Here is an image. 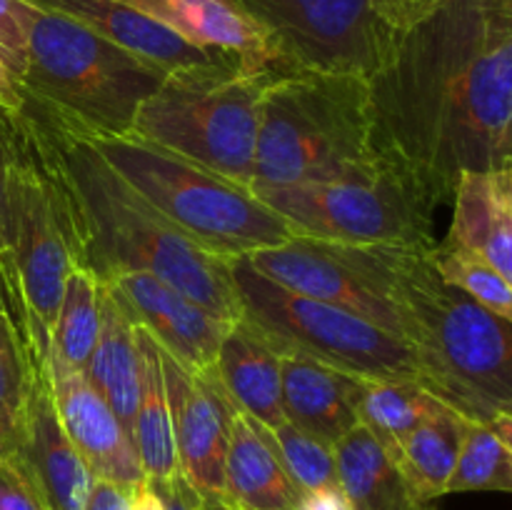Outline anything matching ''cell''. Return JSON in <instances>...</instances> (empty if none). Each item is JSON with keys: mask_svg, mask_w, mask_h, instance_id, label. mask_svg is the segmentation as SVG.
<instances>
[{"mask_svg": "<svg viewBox=\"0 0 512 510\" xmlns=\"http://www.w3.org/2000/svg\"><path fill=\"white\" fill-rule=\"evenodd\" d=\"M380 150L453 203L465 170L512 168V0H438L368 78Z\"/></svg>", "mask_w": 512, "mask_h": 510, "instance_id": "6da1fadb", "label": "cell"}, {"mask_svg": "<svg viewBox=\"0 0 512 510\" xmlns=\"http://www.w3.org/2000/svg\"><path fill=\"white\" fill-rule=\"evenodd\" d=\"M40 118L53 130L68 178L80 240L78 268L93 273L98 283L125 273L155 275L223 323L243 318L228 260L180 233L88 138L50 123L43 113Z\"/></svg>", "mask_w": 512, "mask_h": 510, "instance_id": "7a4b0ae2", "label": "cell"}, {"mask_svg": "<svg viewBox=\"0 0 512 510\" xmlns=\"http://www.w3.org/2000/svg\"><path fill=\"white\" fill-rule=\"evenodd\" d=\"M430 248H398L393 298L418 385L475 423L512 415V330L470 295L445 283Z\"/></svg>", "mask_w": 512, "mask_h": 510, "instance_id": "3957f363", "label": "cell"}, {"mask_svg": "<svg viewBox=\"0 0 512 510\" xmlns=\"http://www.w3.org/2000/svg\"><path fill=\"white\" fill-rule=\"evenodd\" d=\"M390 163L375 138L368 78L278 70L260 105L253 190L368 180Z\"/></svg>", "mask_w": 512, "mask_h": 510, "instance_id": "277c9868", "label": "cell"}, {"mask_svg": "<svg viewBox=\"0 0 512 510\" xmlns=\"http://www.w3.org/2000/svg\"><path fill=\"white\" fill-rule=\"evenodd\" d=\"M20 88L50 123L88 140L130 135L140 105L168 73L85 25L23 0Z\"/></svg>", "mask_w": 512, "mask_h": 510, "instance_id": "5b68a950", "label": "cell"}, {"mask_svg": "<svg viewBox=\"0 0 512 510\" xmlns=\"http://www.w3.org/2000/svg\"><path fill=\"white\" fill-rule=\"evenodd\" d=\"M10 263L35 358L50 345L65 278L80 260L73 198L53 130L25 100L8 110Z\"/></svg>", "mask_w": 512, "mask_h": 510, "instance_id": "8992f818", "label": "cell"}, {"mask_svg": "<svg viewBox=\"0 0 512 510\" xmlns=\"http://www.w3.org/2000/svg\"><path fill=\"white\" fill-rule=\"evenodd\" d=\"M275 73L233 53L173 70L140 105L130 135L253 190L260 105Z\"/></svg>", "mask_w": 512, "mask_h": 510, "instance_id": "52a82bcc", "label": "cell"}, {"mask_svg": "<svg viewBox=\"0 0 512 510\" xmlns=\"http://www.w3.org/2000/svg\"><path fill=\"white\" fill-rule=\"evenodd\" d=\"M90 143L180 233L215 258L230 263L298 235L293 225L253 190L193 160L135 135Z\"/></svg>", "mask_w": 512, "mask_h": 510, "instance_id": "ba28073f", "label": "cell"}, {"mask_svg": "<svg viewBox=\"0 0 512 510\" xmlns=\"http://www.w3.org/2000/svg\"><path fill=\"white\" fill-rule=\"evenodd\" d=\"M235 288L248 320L280 355H303L370 380H413V350L380 325L323 300L293 293L265 278L248 258L230 260Z\"/></svg>", "mask_w": 512, "mask_h": 510, "instance_id": "9c48e42d", "label": "cell"}, {"mask_svg": "<svg viewBox=\"0 0 512 510\" xmlns=\"http://www.w3.org/2000/svg\"><path fill=\"white\" fill-rule=\"evenodd\" d=\"M298 235L348 245L433 248L435 203L395 160L368 180L295 183L253 190Z\"/></svg>", "mask_w": 512, "mask_h": 510, "instance_id": "30bf717a", "label": "cell"}, {"mask_svg": "<svg viewBox=\"0 0 512 510\" xmlns=\"http://www.w3.org/2000/svg\"><path fill=\"white\" fill-rule=\"evenodd\" d=\"M260 25L283 70L370 78L393 55L410 20L408 0H238Z\"/></svg>", "mask_w": 512, "mask_h": 510, "instance_id": "8fae6325", "label": "cell"}, {"mask_svg": "<svg viewBox=\"0 0 512 510\" xmlns=\"http://www.w3.org/2000/svg\"><path fill=\"white\" fill-rule=\"evenodd\" d=\"M395 250L398 245H348L293 235L250 253L248 263L280 288L350 310L403 338L393 298Z\"/></svg>", "mask_w": 512, "mask_h": 510, "instance_id": "7c38bea8", "label": "cell"}, {"mask_svg": "<svg viewBox=\"0 0 512 510\" xmlns=\"http://www.w3.org/2000/svg\"><path fill=\"white\" fill-rule=\"evenodd\" d=\"M160 348V345H158ZM165 393L173 420L178 473L205 510H225V453L233 400L210 370H188L160 348Z\"/></svg>", "mask_w": 512, "mask_h": 510, "instance_id": "4fadbf2b", "label": "cell"}, {"mask_svg": "<svg viewBox=\"0 0 512 510\" xmlns=\"http://www.w3.org/2000/svg\"><path fill=\"white\" fill-rule=\"evenodd\" d=\"M43 358L48 365L50 393L60 425L90 473L130 490L143 483L145 475L133 438L120 425L108 400L100 395L83 370L65 363L53 348L45 350Z\"/></svg>", "mask_w": 512, "mask_h": 510, "instance_id": "5bb4252c", "label": "cell"}, {"mask_svg": "<svg viewBox=\"0 0 512 510\" xmlns=\"http://www.w3.org/2000/svg\"><path fill=\"white\" fill-rule=\"evenodd\" d=\"M103 285H108L130 323L148 330L155 343L183 368H213L220 340L233 323L218 320L203 305L155 275L125 273Z\"/></svg>", "mask_w": 512, "mask_h": 510, "instance_id": "9a60e30c", "label": "cell"}, {"mask_svg": "<svg viewBox=\"0 0 512 510\" xmlns=\"http://www.w3.org/2000/svg\"><path fill=\"white\" fill-rule=\"evenodd\" d=\"M18 455L48 510H85L95 475L60 425L45 358H35L25 435Z\"/></svg>", "mask_w": 512, "mask_h": 510, "instance_id": "2e32d148", "label": "cell"}, {"mask_svg": "<svg viewBox=\"0 0 512 510\" xmlns=\"http://www.w3.org/2000/svg\"><path fill=\"white\" fill-rule=\"evenodd\" d=\"M203 50L233 53L248 68L283 70L268 35L238 0H118Z\"/></svg>", "mask_w": 512, "mask_h": 510, "instance_id": "e0dca14e", "label": "cell"}, {"mask_svg": "<svg viewBox=\"0 0 512 510\" xmlns=\"http://www.w3.org/2000/svg\"><path fill=\"white\" fill-rule=\"evenodd\" d=\"M363 378L303 355H280V400L285 420L335 445L358 425Z\"/></svg>", "mask_w": 512, "mask_h": 510, "instance_id": "ac0fdd59", "label": "cell"}, {"mask_svg": "<svg viewBox=\"0 0 512 510\" xmlns=\"http://www.w3.org/2000/svg\"><path fill=\"white\" fill-rule=\"evenodd\" d=\"M25 3L53 10V13L85 25L100 38L110 40L118 48L133 53L135 58L160 68L163 73L208 63L220 53V50H203L188 43L170 28L160 25L158 20L148 18L130 5L118 3V0H25Z\"/></svg>", "mask_w": 512, "mask_h": 510, "instance_id": "d6986e66", "label": "cell"}, {"mask_svg": "<svg viewBox=\"0 0 512 510\" xmlns=\"http://www.w3.org/2000/svg\"><path fill=\"white\" fill-rule=\"evenodd\" d=\"M445 243L488 260L512 280V168L465 170L453 193Z\"/></svg>", "mask_w": 512, "mask_h": 510, "instance_id": "ffe728a7", "label": "cell"}, {"mask_svg": "<svg viewBox=\"0 0 512 510\" xmlns=\"http://www.w3.org/2000/svg\"><path fill=\"white\" fill-rule=\"evenodd\" d=\"M303 490L280 463L268 428L238 413L225 453V510H298Z\"/></svg>", "mask_w": 512, "mask_h": 510, "instance_id": "44dd1931", "label": "cell"}, {"mask_svg": "<svg viewBox=\"0 0 512 510\" xmlns=\"http://www.w3.org/2000/svg\"><path fill=\"white\" fill-rule=\"evenodd\" d=\"M213 373L240 413L268 430L285 423L280 400V353L248 320H235L225 330Z\"/></svg>", "mask_w": 512, "mask_h": 510, "instance_id": "7402d4cb", "label": "cell"}, {"mask_svg": "<svg viewBox=\"0 0 512 510\" xmlns=\"http://www.w3.org/2000/svg\"><path fill=\"white\" fill-rule=\"evenodd\" d=\"M338 485L353 510H438L415 493L388 450L365 425H355L333 445Z\"/></svg>", "mask_w": 512, "mask_h": 510, "instance_id": "603a6c76", "label": "cell"}, {"mask_svg": "<svg viewBox=\"0 0 512 510\" xmlns=\"http://www.w3.org/2000/svg\"><path fill=\"white\" fill-rule=\"evenodd\" d=\"M90 383L100 390L120 425L133 438L135 410L140 395V360L135 343V325L118 300L100 283V333L85 368Z\"/></svg>", "mask_w": 512, "mask_h": 510, "instance_id": "cb8c5ba5", "label": "cell"}, {"mask_svg": "<svg viewBox=\"0 0 512 510\" xmlns=\"http://www.w3.org/2000/svg\"><path fill=\"white\" fill-rule=\"evenodd\" d=\"M135 343H138L140 360V395L133 425L135 453H138L145 480L168 483L180 473L163 365H160V348L153 335L140 325H135Z\"/></svg>", "mask_w": 512, "mask_h": 510, "instance_id": "d4e9b609", "label": "cell"}, {"mask_svg": "<svg viewBox=\"0 0 512 510\" xmlns=\"http://www.w3.org/2000/svg\"><path fill=\"white\" fill-rule=\"evenodd\" d=\"M465 420L445 403L435 405L428 418L418 425L395 453V463L415 488V493L428 503L443 498L448 480L453 475L460 453Z\"/></svg>", "mask_w": 512, "mask_h": 510, "instance_id": "484cf974", "label": "cell"}, {"mask_svg": "<svg viewBox=\"0 0 512 510\" xmlns=\"http://www.w3.org/2000/svg\"><path fill=\"white\" fill-rule=\"evenodd\" d=\"M512 415L475 423L465 420L460 453L445 495L510 493L512 490Z\"/></svg>", "mask_w": 512, "mask_h": 510, "instance_id": "4316f807", "label": "cell"}, {"mask_svg": "<svg viewBox=\"0 0 512 510\" xmlns=\"http://www.w3.org/2000/svg\"><path fill=\"white\" fill-rule=\"evenodd\" d=\"M35 353L23 325L0 313V460L20 453L25 435Z\"/></svg>", "mask_w": 512, "mask_h": 510, "instance_id": "83f0119b", "label": "cell"}, {"mask_svg": "<svg viewBox=\"0 0 512 510\" xmlns=\"http://www.w3.org/2000/svg\"><path fill=\"white\" fill-rule=\"evenodd\" d=\"M438 405V398L413 380H370L363 378L358 400V423L378 438V443L395 458L405 435L413 433Z\"/></svg>", "mask_w": 512, "mask_h": 510, "instance_id": "f1b7e54d", "label": "cell"}, {"mask_svg": "<svg viewBox=\"0 0 512 510\" xmlns=\"http://www.w3.org/2000/svg\"><path fill=\"white\" fill-rule=\"evenodd\" d=\"M100 333V283L93 273L75 265L68 273L55 313L50 345L73 368H88Z\"/></svg>", "mask_w": 512, "mask_h": 510, "instance_id": "f546056e", "label": "cell"}, {"mask_svg": "<svg viewBox=\"0 0 512 510\" xmlns=\"http://www.w3.org/2000/svg\"><path fill=\"white\" fill-rule=\"evenodd\" d=\"M428 258L445 283L458 288L460 293L470 295L475 303L488 308L498 318H512L510 280L503 278L488 260L470 253V250L455 248V245L445 243V240H440V243H435L428 250Z\"/></svg>", "mask_w": 512, "mask_h": 510, "instance_id": "4dcf8cb0", "label": "cell"}, {"mask_svg": "<svg viewBox=\"0 0 512 510\" xmlns=\"http://www.w3.org/2000/svg\"><path fill=\"white\" fill-rule=\"evenodd\" d=\"M268 438L270 443H273L283 468L288 470L293 483L298 485L303 493L338 483L333 445L313 438V435L300 430L298 425H293L290 420L270 428Z\"/></svg>", "mask_w": 512, "mask_h": 510, "instance_id": "1f68e13d", "label": "cell"}, {"mask_svg": "<svg viewBox=\"0 0 512 510\" xmlns=\"http://www.w3.org/2000/svg\"><path fill=\"white\" fill-rule=\"evenodd\" d=\"M0 510H48L20 455L0 460Z\"/></svg>", "mask_w": 512, "mask_h": 510, "instance_id": "d6a6232c", "label": "cell"}, {"mask_svg": "<svg viewBox=\"0 0 512 510\" xmlns=\"http://www.w3.org/2000/svg\"><path fill=\"white\" fill-rule=\"evenodd\" d=\"M0 58L5 60L15 78L25 70V30L23 0H0Z\"/></svg>", "mask_w": 512, "mask_h": 510, "instance_id": "836d02e7", "label": "cell"}, {"mask_svg": "<svg viewBox=\"0 0 512 510\" xmlns=\"http://www.w3.org/2000/svg\"><path fill=\"white\" fill-rule=\"evenodd\" d=\"M10 138H8V110L0 108V255L10 263ZM13 268V263H10Z\"/></svg>", "mask_w": 512, "mask_h": 510, "instance_id": "e575fe53", "label": "cell"}, {"mask_svg": "<svg viewBox=\"0 0 512 510\" xmlns=\"http://www.w3.org/2000/svg\"><path fill=\"white\" fill-rule=\"evenodd\" d=\"M130 493H133L130 488H123V485L118 483H110V480L95 478L85 510H128Z\"/></svg>", "mask_w": 512, "mask_h": 510, "instance_id": "d590c367", "label": "cell"}, {"mask_svg": "<svg viewBox=\"0 0 512 510\" xmlns=\"http://www.w3.org/2000/svg\"><path fill=\"white\" fill-rule=\"evenodd\" d=\"M150 483V480H148ZM155 488V493L163 498L165 508L168 510H205L203 503L198 500V495L183 483V478H173L168 483H150Z\"/></svg>", "mask_w": 512, "mask_h": 510, "instance_id": "8d00e7d4", "label": "cell"}, {"mask_svg": "<svg viewBox=\"0 0 512 510\" xmlns=\"http://www.w3.org/2000/svg\"><path fill=\"white\" fill-rule=\"evenodd\" d=\"M298 510H353L348 495L343 493L338 483L325 485V488L308 490L300 495Z\"/></svg>", "mask_w": 512, "mask_h": 510, "instance_id": "74e56055", "label": "cell"}, {"mask_svg": "<svg viewBox=\"0 0 512 510\" xmlns=\"http://www.w3.org/2000/svg\"><path fill=\"white\" fill-rule=\"evenodd\" d=\"M0 313L13 315V318L25 328V310L23 303H20L13 268H10V263L3 255H0ZM25 333H28V330H25Z\"/></svg>", "mask_w": 512, "mask_h": 510, "instance_id": "f35d334b", "label": "cell"}, {"mask_svg": "<svg viewBox=\"0 0 512 510\" xmlns=\"http://www.w3.org/2000/svg\"><path fill=\"white\" fill-rule=\"evenodd\" d=\"M25 103L23 88H20V80L15 78L13 70L5 65V60L0 58V108L3 110H20Z\"/></svg>", "mask_w": 512, "mask_h": 510, "instance_id": "ab89813d", "label": "cell"}, {"mask_svg": "<svg viewBox=\"0 0 512 510\" xmlns=\"http://www.w3.org/2000/svg\"><path fill=\"white\" fill-rule=\"evenodd\" d=\"M128 510H168V508H165L163 498L155 493L153 485H150L148 480H143V483L135 485L133 493H130Z\"/></svg>", "mask_w": 512, "mask_h": 510, "instance_id": "60d3db41", "label": "cell"}, {"mask_svg": "<svg viewBox=\"0 0 512 510\" xmlns=\"http://www.w3.org/2000/svg\"><path fill=\"white\" fill-rule=\"evenodd\" d=\"M408 3L413 5V8H418V10H425V8H428V5L438 3V0H408Z\"/></svg>", "mask_w": 512, "mask_h": 510, "instance_id": "b9f144b4", "label": "cell"}]
</instances>
